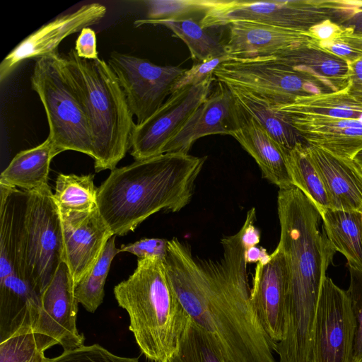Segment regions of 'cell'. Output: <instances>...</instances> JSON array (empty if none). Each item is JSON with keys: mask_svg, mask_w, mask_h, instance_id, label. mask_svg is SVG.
Returning <instances> with one entry per match:
<instances>
[{"mask_svg": "<svg viewBox=\"0 0 362 362\" xmlns=\"http://www.w3.org/2000/svg\"><path fill=\"white\" fill-rule=\"evenodd\" d=\"M218 260L197 262L174 238L163 259L170 284L189 317L220 348L228 362H276V344L253 308L246 247L240 229L221 240Z\"/></svg>", "mask_w": 362, "mask_h": 362, "instance_id": "obj_1", "label": "cell"}, {"mask_svg": "<svg viewBox=\"0 0 362 362\" xmlns=\"http://www.w3.org/2000/svg\"><path fill=\"white\" fill-rule=\"evenodd\" d=\"M277 209L287 289L284 335L274 352L279 362H309L320 290L336 250L320 230L315 205L298 188L279 189Z\"/></svg>", "mask_w": 362, "mask_h": 362, "instance_id": "obj_2", "label": "cell"}, {"mask_svg": "<svg viewBox=\"0 0 362 362\" xmlns=\"http://www.w3.org/2000/svg\"><path fill=\"white\" fill-rule=\"evenodd\" d=\"M206 160V156L165 153L111 170L98 187L97 206L113 235L134 231L160 210L183 209L192 199Z\"/></svg>", "mask_w": 362, "mask_h": 362, "instance_id": "obj_3", "label": "cell"}, {"mask_svg": "<svg viewBox=\"0 0 362 362\" xmlns=\"http://www.w3.org/2000/svg\"><path fill=\"white\" fill-rule=\"evenodd\" d=\"M114 295L129 318V330L149 360L163 362L176 349L189 318L167 276L163 259H138L134 272Z\"/></svg>", "mask_w": 362, "mask_h": 362, "instance_id": "obj_4", "label": "cell"}, {"mask_svg": "<svg viewBox=\"0 0 362 362\" xmlns=\"http://www.w3.org/2000/svg\"><path fill=\"white\" fill-rule=\"evenodd\" d=\"M62 62L88 120L95 170H112L131 148L136 125L117 77L104 59H82L74 49Z\"/></svg>", "mask_w": 362, "mask_h": 362, "instance_id": "obj_5", "label": "cell"}, {"mask_svg": "<svg viewBox=\"0 0 362 362\" xmlns=\"http://www.w3.org/2000/svg\"><path fill=\"white\" fill-rule=\"evenodd\" d=\"M45 110L57 154L65 151L85 153L92 158L94 150L88 120L77 93L58 52L36 60L30 78Z\"/></svg>", "mask_w": 362, "mask_h": 362, "instance_id": "obj_6", "label": "cell"}, {"mask_svg": "<svg viewBox=\"0 0 362 362\" xmlns=\"http://www.w3.org/2000/svg\"><path fill=\"white\" fill-rule=\"evenodd\" d=\"M28 192L25 220L26 267L31 284L42 296L64 261L62 218L49 185Z\"/></svg>", "mask_w": 362, "mask_h": 362, "instance_id": "obj_7", "label": "cell"}, {"mask_svg": "<svg viewBox=\"0 0 362 362\" xmlns=\"http://www.w3.org/2000/svg\"><path fill=\"white\" fill-rule=\"evenodd\" d=\"M107 63L117 77L132 113L136 117V124L162 106L186 70L177 66L158 65L115 51L110 54Z\"/></svg>", "mask_w": 362, "mask_h": 362, "instance_id": "obj_8", "label": "cell"}, {"mask_svg": "<svg viewBox=\"0 0 362 362\" xmlns=\"http://www.w3.org/2000/svg\"><path fill=\"white\" fill-rule=\"evenodd\" d=\"M356 327L346 291L326 276L314 321L309 362H351Z\"/></svg>", "mask_w": 362, "mask_h": 362, "instance_id": "obj_9", "label": "cell"}, {"mask_svg": "<svg viewBox=\"0 0 362 362\" xmlns=\"http://www.w3.org/2000/svg\"><path fill=\"white\" fill-rule=\"evenodd\" d=\"M214 76L218 82L256 93L271 105L308 95L305 89L309 81L306 75L269 58L226 61Z\"/></svg>", "mask_w": 362, "mask_h": 362, "instance_id": "obj_10", "label": "cell"}, {"mask_svg": "<svg viewBox=\"0 0 362 362\" xmlns=\"http://www.w3.org/2000/svg\"><path fill=\"white\" fill-rule=\"evenodd\" d=\"M214 79L173 93L151 116L136 125L131 144V155L135 160L163 153L168 143L210 95Z\"/></svg>", "mask_w": 362, "mask_h": 362, "instance_id": "obj_11", "label": "cell"}, {"mask_svg": "<svg viewBox=\"0 0 362 362\" xmlns=\"http://www.w3.org/2000/svg\"><path fill=\"white\" fill-rule=\"evenodd\" d=\"M310 8L300 1L213 0L200 20L204 28H220L235 21L266 24L308 32Z\"/></svg>", "mask_w": 362, "mask_h": 362, "instance_id": "obj_12", "label": "cell"}, {"mask_svg": "<svg viewBox=\"0 0 362 362\" xmlns=\"http://www.w3.org/2000/svg\"><path fill=\"white\" fill-rule=\"evenodd\" d=\"M106 12L107 8L101 4H88L43 25L24 38L2 60L0 81L3 82L25 60L37 59L58 52V46L64 38L98 23Z\"/></svg>", "mask_w": 362, "mask_h": 362, "instance_id": "obj_13", "label": "cell"}, {"mask_svg": "<svg viewBox=\"0 0 362 362\" xmlns=\"http://www.w3.org/2000/svg\"><path fill=\"white\" fill-rule=\"evenodd\" d=\"M69 269L64 261L41 296V309L34 332L52 337L64 351L84 345L76 327L78 302Z\"/></svg>", "mask_w": 362, "mask_h": 362, "instance_id": "obj_14", "label": "cell"}, {"mask_svg": "<svg viewBox=\"0 0 362 362\" xmlns=\"http://www.w3.org/2000/svg\"><path fill=\"white\" fill-rule=\"evenodd\" d=\"M64 262L76 286L92 269L113 233L98 209L60 214Z\"/></svg>", "mask_w": 362, "mask_h": 362, "instance_id": "obj_15", "label": "cell"}, {"mask_svg": "<svg viewBox=\"0 0 362 362\" xmlns=\"http://www.w3.org/2000/svg\"><path fill=\"white\" fill-rule=\"evenodd\" d=\"M287 269L278 245L268 259L257 264L250 297L258 319L276 344L284 335Z\"/></svg>", "mask_w": 362, "mask_h": 362, "instance_id": "obj_16", "label": "cell"}, {"mask_svg": "<svg viewBox=\"0 0 362 362\" xmlns=\"http://www.w3.org/2000/svg\"><path fill=\"white\" fill-rule=\"evenodd\" d=\"M225 50L229 60L267 58L284 51L308 45L312 35L301 32L248 21L226 25Z\"/></svg>", "mask_w": 362, "mask_h": 362, "instance_id": "obj_17", "label": "cell"}, {"mask_svg": "<svg viewBox=\"0 0 362 362\" xmlns=\"http://www.w3.org/2000/svg\"><path fill=\"white\" fill-rule=\"evenodd\" d=\"M237 105L229 88L218 82L214 91L168 143L163 153H188L194 142L202 137L214 134L230 136L238 125Z\"/></svg>", "mask_w": 362, "mask_h": 362, "instance_id": "obj_18", "label": "cell"}, {"mask_svg": "<svg viewBox=\"0 0 362 362\" xmlns=\"http://www.w3.org/2000/svg\"><path fill=\"white\" fill-rule=\"evenodd\" d=\"M309 158L325 187L330 208L362 213V167L353 159L306 145Z\"/></svg>", "mask_w": 362, "mask_h": 362, "instance_id": "obj_19", "label": "cell"}, {"mask_svg": "<svg viewBox=\"0 0 362 362\" xmlns=\"http://www.w3.org/2000/svg\"><path fill=\"white\" fill-rule=\"evenodd\" d=\"M237 103L238 125L230 136L255 159L264 178L279 187V189L293 186L286 161L287 150Z\"/></svg>", "mask_w": 362, "mask_h": 362, "instance_id": "obj_20", "label": "cell"}, {"mask_svg": "<svg viewBox=\"0 0 362 362\" xmlns=\"http://www.w3.org/2000/svg\"><path fill=\"white\" fill-rule=\"evenodd\" d=\"M57 154L49 137L18 153L0 175V185L33 192L48 185L52 158Z\"/></svg>", "mask_w": 362, "mask_h": 362, "instance_id": "obj_21", "label": "cell"}, {"mask_svg": "<svg viewBox=\"0 0 362 362\" xmlns=\"http://www.w3.org/2000/svg\"><path fill=\"white\" fill-rule=\"evenodd\" d=\"M320 215L335 250L346 258L349 267L362 271V213L327 208Z\"/></svg>", "mask_w": 362, "mask_h": 362, "instance_id": "obj_22", "label": "cell"}, {"mask_svg": "<svg viewBox=\"0 0 362 362\" xmlns=\"http://www.w3.org/2000/svg\"><path fill=\"white\" fill-rule=\"evenodd\" d=\"M201 19L189 18L180 20L150 21L146 18L134 21L135 27L144 25H163L187 45L194 62L227 55L225 42L212 28H204Z\"/></svg>", "mask_w": 362, "mask_h": 362, "instance_id": "obj_23", "label": "cell"}, {"mask_svg": "<svg viewBox=\"0 0 362 362\" xmlns=\"http://www.w3.org/2000/svg\"><path fill=\"white\" fill-rule=\"evenodd\" d=\"M227 86V85H226ZM237 101L286 150L303 142L298 133L264 98L244 88L227 86Z\"/></svg>", "mask_w": 362, "mask_h": 362, "instance_id": "obj_24", "label": "cell"}, {"mask_svg": "<svg viewBox=\"0 0 362 362\" xmlns=\"http://www.w3.org/2000/svg\"><path fill=\"white\" fill-rule=\"evenodd\" d=\"M286 161L293 185L313 202L320 214L330 208L323 182L309 158L306 144L299 142L287 150Z\"/></svg>", "mask_w": 362, "mask_h": 362, "instance_id": "obj_25", "label": "cell"}, {"mask_svg": "<svg viewBox=\"0 0 362 362\" xmlns=\"http://www.w3.org/2000/svg\"><path fill=\"white\" fill-rule=\"evenodd\" d=\"M93 179V174L58 175L53 197L60 214L88 211L97 206L98 187Z\"/></svg>", "mask_w": 362, "mask_h": 362, "instance_id": "obj_26", "label": "cell"}, {"mask_svg": "<svg viewBox=\"0 0 362 362\" xmlns=\"http://www.w3.org/2000/svg\"><path fill=\"white\" fill-rule=\"evenodd\" d=\"M163 362H228L210 336L190 317L175 351Z\"/></svg>", "mask_w": 362, "mask_h": 362, "instance_id": "obj_27", "label": "cell"}, {"mask_svg": "<svg viewBox=\"0 0 362 362\" xmlns=\"http://www.w3.org/2000/svg\"><path fill=\"white\" fill-rule=\"evenodd\" d=\"M115 238L113 235L109 239L95 265L75 286V296L88 312L93 313L103 301L104 286L111 263L120 252L115 247Z\"/></svg>", "mask_w": 362, "mask_h": 362, "instance_id": "obj_28", "label": "cell"}, {"mask_svg": "<svg viewBox=\"0 0 362 362\" xmlns=\"http://www.w3.org/2000/svg\"><path fill=\"white\" fill-rule=\"evenodd\" d=\"M56 344L52 337L40 333L14 336L0 343V362H49L45 351Z\"/></svg>", "mask_w": 362, "mask_h": 362, "instance_id": "obj_29", "label": "cell"}, {"mask_svg": "<svg viewBox=\"0 0 362 362\" xmlns=\"http://www.w3.org/2000/svg\"><path fill=\"white\" fill-rule=\"evenodd\" d=\"M213 0H148L144 1L147 9L146 19L150 21L202 19Z\"/></svg>", "mask_w": 362, "mask_h": 362, "instance_id": "obj_30", "label": "cell"}, {"mask_svg": "<svg viewBox=\"0 0 362 362\" xmlns=\"http://www.w3.org/2000/svg\"><path fill=\"white\" fill-rule=\"evenodd\" d=\"M350 283L346 290L356 321L351 362H362V271L349 267Z\"/></svg>", "mask_w": 362, "mask_h": 362, "instance_id": "obj_31", "label": "cell"}, {"mask_svg": "<svg viewBox=\"0 0 362 362\" xmlns=\"http://www.w3.org/2000/svg\"><path fill=\"white\" fill-rule=\"evenodd\" d=\"M49 362H139V358H130L115 355L98 344L64 351Z\"/></svg>", "mask_w": 362, "mask_h": 362, "instance_id": "obj_32", "label": "cell"}, {"mask_svg": "<svg viewBox=\"0 0 362 362\" xmlns=\"http://www.w3.org/2000/svg\"><path fill=\"white\" fill-rule=\"evenodd\" d=\"M226 61H228L227 55L194 62L192 66L189 69H186L175 83L173 93L185 87L197 85L207 79L215 78L214 71Z\"/></svg>", "mask_w": 362, "mask_h": 362, "instance_id": "obj_33", "label": "cell"}, {"mask_svg": "<svg viewBox=\"0 0 362 362\" xmlns=\"http://www.w3.org/2000/svg\"><path fill=\"white\" fill-rule=\"evenodd\" d=\"M168 240L163 238H143L133 243L122 245L120 252L136 255L138 259L157 257L164 259L167 252Z\"/></svg>", "mask_w": 362, "mask_h": 362, "instance_id": "obj_34", "label": "cell"}, {"mask_svg": "<svg viewBox=\"0 0 362 362\" xmlns=\"http://www.w3.org/2000/svg\"><path fill=\"white\" fill-rule=\"evenodd\" d=\"M74 49L78 56L82 59L89 60L98 59L95 31L90 27L83 28L76 40Z\"/></svg>", "mask_w": 362, "mask_h": 362, "instance_id": "obj_35", "label": "cell"}, {"mask_svg": "<svg viewBox=\"0 0 362 362\" xmlns=\"http://www.w3.org/2000/svg\"><path fill=\"white\" fill-rule=\"evenodd\" d=\"M245 257L247 263H259L268 259L270 257L267 250L257 245L246 248Z\"/></svg>", "mask_w": 362, "mask_h": 362, "instance_id": "obj_36", "label": "cell"}, {"mask_svg": "<svg viewBox=\"0 0 362 362\" xmlns=\"http://www.w3.org/2000/svg\"><path fill=\"white\" fill-rule=\"evenodd\" d=\"M342 68V64L333 59H325L320 65L322 72L328 76L339 74L343 70Z\"/></svg>", "mask_w": 362, "mask_h": 362, "instance_id": "obj_37", "label": "cell"}, {"mask_svg": "<svg viewBox=\"0 0 362 362\" xmlns=\"http://www.w3.org/2000/svg\"><path fill=\"white\" fill-rule=\"evenodd\" d=\"M317 36L322 40H327L332 36L335 31L334 26L330 23H324L317 25L316 28H312Z\"/></svg>", "mask_w": 362, "mask_h": 362, "instance_id": "obj_38", "label": "cell"}, {"mask_svg": "<svg viewBox=\"0 0 362 362\" xmlns=\"http://www.w3.org/2000/svg\"><path fill=\"white\" fill-rule=\"evenodd\" d=\"M329 50L337 56H349L353 50L351 47L345 42H334L329 45Z\"/></svg>", "mask_w": 362, "mask_h": 362, "instance_id": "obj_39", "label": "cell"}, {"mask_svg": "<svg viewBox=\"0 0 362 362\" xmlns=\"http://www.w3.org/2000/svg\"><path fill=\"white\" fill-rule=\"evenodd\" d=\"M353 69L356 77L362 81V59L356 61Z\"/></svg>", "mask_w": 362, "mask_h": 362, "instance_id": "obj_40", "label": "cell"}, {"mask_svg": "<svg viewBox=\"0 0 362 362\" xmlns=\"http://www.w3.org/2000/svg\"><path fill=\"white\" fill-rule=\"evenodd\" d=\"M354 160L362 167V151L356 156Z\"/></svg>", "mask_w": 362, "mask_h": 362, "instance_id": "obj_41", "label": "cell"}]
</instances>
